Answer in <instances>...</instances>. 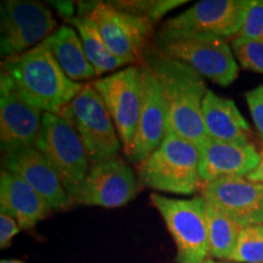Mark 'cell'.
Wrapping results in <instances>:
<instances>
[{
	"label": "cell",
	"instance_id": "cell-1",
	"mask_svg": "<svg viewBox=\"0 0 263 263\" xmlns=\"http://www.w3.org/2000/svg\"><path fill=\"white\" fill-rule=\"evenodd\" d=\"M143 62L154 72L166 103V134L192 141L200 150L209 141L202 120L205 81L194 68L149 45Z\"/></svg>",
	"mask_w": 263,
	"mask_h": 263
},
{
	"label": "cell",
	"instance_id": "cell-2",
	"mask_svg": "<svg viewBox=\"0 0 263 263\" xmlns=\"http://www.w3.org/2000/svg\"><path fill=\"white\" fill-rule=\"evenodd\" d=\"M0 77L33 106L60 115L83 88L71 81L43 43L22 54L6 58Z\"/></svg>",
	"mask_w": 263,
	"mask_h": 263
},
{
	"label": "cell",
	"instance_id": "cell-3",
	"mask_svg": "<svg viewBox=\"0 0 263 263\" xmlns=\"http://www.w3.org/2000/svg\"><path fill=\"white\" fill-rule=\"evenodd\" d=\"M200 159L201 150L195 144L167 133L161 145L138 164V179L160 192L192 195L202 186Z\"/></svg>",
	"mask_w": 263,
	"mask_h": 263
},
{
	"label": "cell",
	"instance_id": "cell-4",
	"mask_svg": "<svg viewBox=\"0 0 263 263\" xmlns=\"http://www.w3.org/2000/svg\"><path fill=\"white\" fill-rule=\"evenodd\" d=\"M155 45L221 87H229L238 77L239 66L226 39L161 28Z\"/></svg>",
	"mask_w": 263,
	"mask_h": 263
},
{
	"label": "cell",
	"instance_id": "cell-5",
	"mask_svg": "<svg viewBox=\"0 0 263 263\" xmlns=\"http://www.w3.org/2000/svg\"><path fill=\"white\" fill-rule=\"evenodd\" d=\"M60 116L74 128L83 141L90 166L117 159L120 137L103 99L93 84H84Z\"/></svg>",
	"mask_w": 263,
	"mask_h": 263
},
{
	"label": "cell",
	"instance_id": "cell-6",
	"mask_svg": "<svg viewBox=\"0 0 263 263\" xmlns=\"http://www.w3.org/2000/svg\"><path fill=\"white\" fill-rule=\"evenodd\" d=\"M35 147L58 173L72 205L90 168L81 137L60 115L43 112Z\"/></svg>",
	"mask_w": 263,
	"mask_h": 263
},
{
	"label": "cell",
	"instance_id": "cell-7",
	"mask_svg": "<svg viewBox=\"0 0 263 263\" xmlns=\"http://www.w3.org/2000/svg\"><path fill=\"white\" fill-rule=\"evenodd\" d=\"M150 200L162 217L177 248V263H203L210 257L206 200L172 199L151 194Z\"/></svg>",
	"mask_w": 263,
	"mask_h": 263
},
{
	"label": "cell",
	"instance_id": "cell-8",
	"mask_svg": "<svg viewBox=\"0 0 263 263\" xmlns=\"http://www.w3.org/2000/svg\"><path fill=\"white\" fill-rule=\"evenodd\" d=\"M78 8L80 14L88 15L98 26L108 49L116 57L128 64L143 62L144 54L150 45L154 22L115 8L110 2L90 3V5L83 3Z\"/></svg>",
	"mask_w": 263,
	"mask_h": 263
},
{
	"label": "cell",
	"instance_id": "cell-9",
	"mask_svg": "<svg viewBox=\"0 0 263 263\" xmlns=\"http://www.w3.org/2000/svg\"><path fill=\"white\" fill-rule=\"evenodd\" d=\"M57 21L47 4L6 0L2 3L0 51L10 58L37 47L52 34Z\"/></svg>",
	"mask_w": 263,
	"mask_h": 263
},
{
	"label": "cell",
	"instance_id": "cell-10",
	"mask_svg": "<svg viewBox=\"0 0 263 263\" xmlns=\"http://www.w3.org/2000/svg\"><path fill=\"white\" fill-rule=\"evenodd\" d=\"M93 87L103 99L116 127L124 154L136 136L141 106V70L130 65L123 70L94 81Z\"/></svg>",
	"mask_w": 263,
	"mask_h": 263
},
{
	"label": "cell",
	"instance_id": "cell-11",
	"mask_svg": "<svg viewBox=\"0 0 263 263\" xmlns=\"http://www.w3.org/2000/svg\"><path fill=\"white\" fill-rule=\"evenodd\" d=\"M252 0H201L167 20L163 29L197 33L222 39L236 38Z\"/></svg>",
	"mask_w": 263,
	"mask_h": 263
},
{
	"label": "cell",
	"instance_id": "cell-12",
	"mask_svg": "<svg viewBox=\"0 0 263 263\" xmlns=\"http://www.w3.org/2000/svg\"><path fill=\"white\" fill-rule=\"evenodd\" d=\"M138 182L134 171L120 157L93 164L73 203L104 209L122 207L137 196Z\"/></svg>",
	"mask_w": 263,
	"mask_h": 263
},
{
	"label": "cell",
	"instance_id": "cell-13",
	"mask_svg": "<svg viewBox=\"0 0 263 263\" xmlns=\"http://www.w3.org/2000/svg\"><path fill=\"white\" fill-rule=\"evenodd\" d=\"M201 196L246 228L263 224V184L246 177H223L202 184Z\"/></svg>",
	"mask_w": 263,
	"mask_h": 263
},
{
	"label": "cell",
	"instance_id": "cell-14",
	"mask_svg": "<svg viewBox=\"0 0 263 263\" xmlns=\"http://www.w3.org/2000/svg\"><path fill=\"white\" fill-rule=\"evenodd\" d=\"M141 70V106L134 139L126 155L137 166L161 145L166 136V103L154 72L144 62Z\"/></svg>",
	"mask_w": 263,
	"mask_h": 263
},
{
	"label": "cell",
	"instance_id": "cell-15",
	"mask_svg": "<svg viewBox=\"0 0 263 263\" xmlns=\"http://www.w3.org/2000/svg\"><path fill=\"white\" fill-rule=\"evenodd\" d=\"M3 164L5 171L16 174L29 184L49 203L51 210H65L71 206L70 197L58 173L35 146L4 151Z\"/></svg>",
	"mask_w": 263,
	"mask_h": 263
},
{
	"label": "cell",
	"instance_id": "cell-16",
	"mask_svg": "<svg viewBox=\"0 0 263 263\" xmlns=\"http://www.w3.org/2000/svg\"><path fill=\"white\" fill-rule=\"evenodd\" d=\"M43 111L24 100L0 77V141L2 150L35 146Z\"/></svg>",
	"mask_w": 263,
	"mask_h": 263
},
{
	"label": "cell",
	"instance_id": "cell-17",
	"mask_svg": "<svg viewBox=\"0 0 263 263\" xmlns=\"http://www.w3.org/2000/svg\"><path fill=\"white\" fill-rule=\"evenodd\" d=\"M261 162V154L251 143L211 140L201 149L200 177L202 184L223 177H248Z\"/></svg>",
	"mask_w": 263,
	"mask_h": 263
},
{
	"label": "cell",
	"instance_id": "cell-18",
	"mask_svg": "<svg viewBox=\"0 0 263 263\" xmlns=\"http://www.w3.org/2000/svg\"><path fill=\"white\" fill-rule=\"evenodd\" d=\"M0 210L16 219L22 230L35 227L52 211L29 184L5 170L0 176Z\"/></svg>",
	"mask_w": 263,
	"mask_h": 263
},
{
	"label": "cell",
	"instance_id": "cell-19",
	"mask_svg": "<svg viewBox=\"0 0 263 263\" xmlns=\"http://www.w3.org/2000/svg\"><path fill=\"white\" fill-rule=\"evenodd\" d=\"M202 120L209 139L224 143H249V123L230 99L207 90L202 101Z\"/></svg>",
	"mask_w": 263,
	"mask_h": 263
},
{
	"label": "cell",
	"instance_id": "cell-20",
	"mask_svg": "<svg viewBox=\"0 0 263 263\" xmlns=\"http://www.w3.org/2000/svg\"><path fill=\"white\" fill-rule=\"evenodd\" d=\"M65 74L73 82L89 81L97 77L93 66L85 55L77 31L64 25L43 42Z\"/></svg>",
	"mask_w": 263,
	"mask_h": 263
},
{
	"label": "cell",
	"instance_id": "cell-21",
	"mask_svg": "<svg viewBox=\"0 0 263 263\" xmlns=\"http://www.w3.org/2000/svg\"><path fill=\"white\" fill-rule=\"evenodd\" d=\"M68 22L73 25L76 31L80 34L85 55L90 65L93 66L97 76L112 72L124 65H128L126 60L116 57L108 49L98 26L91 21L89 16L78 14L76 17L68 20Z\"/></svg>",
	"mask_w": 263,
	"mask_h": 263
},
{
	"label": "cell",
	"instance_id": "cell-22",
	"mask_svg": "<svg viewBox=\"0 0 263 263\" xmlns=\"http://www.w3.org/2000/svg\"><path fill=\"white\" fill-rule=\"evenodd\" d=\"M206 217L209 229V258L230 259L242 228L221 210L207 201Z\"/></svg>",
	"mask_w": 263,
	"mask_h": 263
},
{
	"label": "cell",
	"instance_id": "cell-23",
	"mask_svg": "<svg viewBox=\"0 0 263 263\" xmlns=\"http://www.w3.org/2000/svg\"><path fill=\"white\" fill-rule=\"evenodd\" d=\"M229 261L263 263V224L242 228Z\"/></svg>",
	"mask_w": 263,
	"mask_h": 263
},
{
	"label": "cell",
	"instance_id": "cell-24",
	"mask_svg": "<svg viewBox=\"0 0 263 263\" xmlns=\"http://www.w3.org/2000/svg\"><path fill=\"white\" fill-rule=\"evenodd\" d=\"M185 3L184 0H127V2L123 0V2H110V4L122 11L147 18L156 24L164 15Z\"/></svg>",
	"mask_w": 263,
	"mask_h": 263
},
{
	"label": "cell",
	"instance_id": "cell-25",
	"mask_svg": "<svg viewBox=\"0 0 263 263\" xmlns=\"http://www.w3.org/2000/svg\"><path fill=\"white\" fill-rule=\"evenodd\" d=\"M232 50L242 68L263 74V41L236 37L232 41Z\"/></svg>",
	"mask_w": 263,
	"mask_h": 263
},
{
	"label": "cell",
	"instance_id": "cell-26",
	"mask_svg": "<svg viewBox=\"0 0 263 263\" xmlns=\"http://www.w3.org/2000/svg\"><path fill=\"white\" fill-rule=\"evenodd\" d=\"M238 38L263 41V0H252Z\"/></svg>",
	"mask_w": 263,
	"mask_h": 263
},
{
	"label": "cell",
	"instance_id": "cell-27",
	"mask_svg": "<svg viewBox=\"0 0 263 263\" xmlns=\"http://www.w3.org/2000/svg\"><path fill=\"white\" fill-rule=\"evenodd\" d=\"M245 98L256 129L263 140V85H258L255 89L248 91Z\"/></svg>",
	"mask_w": 263,
	"mask_h": 263
},
{
	"label": "cell",
	"instance_id": "cell-28",
	"mask_svg": "<svg viewBox=\"0 0 263 263\" xmlns=\"http://www.w3.org/2000/svg\"><path fill=\"white\" fill-rule=\"evenodd\" d=\"M21 228L16 219L6 213L0 212V248L3 250L8 248L14 236L18 234Z\"/></svg>",
	"mask_w": 263,
	"mask_h": 263
},
{
	"label": "cell",
	"instance_id": "cell-29",
	"mask_svg": "<svg viewBox=\"0 0 263 263\" xmlns=\"http://www.w3.org/2000/svg\"><path fill=\"white\" fill-rule=\"evenodd\" d=\"M55 8L59 10V12L65 17H67V20L73 18L74 16V5L73 3L71 2H54L52 3Z\"/></svg>",
	"mask_w": 263,
	"mask_h": 263
},
{
	"label": "cell",
	"instance_id": "cell-30",
	"mask_svg": "<svg viewBox=\"0 0 263 263\" xmlns=\"http://www.w3.org/2000/svg\"><path fill=\"white\" fill-rule=\"evenodd\" d=\"M246 178L250 180H254V182L263 184V150L261 153V162H259L258 167L251 174H249Z\"/></svg>",
	"mask_w": 263,
	"mask_h": 263
},
{
	"label": "cell",
	"instance_id": "cell-31",
	"mask_svg": "<svg viewBox=\"0 0 263 263\" xmlns=\"http://www.w3.org/2000/svg\"><path fill=\"white\" fill-rule=\"evenodd\" d=\"M0 263H26V262L18 261V259H3Z\"/></svg>",
	"mask_w": 263,
	"mask_h": 263
},
{
	"label": "cell",
	"instance_id": "cell-32",
	"mask_svg": "<svg viewBox=\"0 0 263 263\" xmlns=\"http://www.w3.org/2000/svg\"><path fill=\"white\" fill-rule=\"evenodd\" d=\"M203 263H226V262H219V261H216V259H212V258H207L205 262Z\"/></svg>",
	"mask_w": 263,
	"mask_h": 263
}]
</instances>
